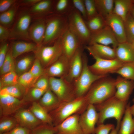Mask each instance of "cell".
Segmentation results:
<instances>
[{"mask_svg": "<svg viewBox=\"0 0 134 134\" xmlns=\"http://www.w3.org/2000/svg\"><path fill=\"white\" fill-rule=\"evenodd\" d=\"M12 116L16 118L19 125L32 130L43 124L29 109L21 108Z\"/></svg>", "mask_w": 134, "mask_h": 134, "instance_id": "19", "label": "cell"}, {"mask_svg": "<svg viewBox=\"0 0 134 134\" xmlns=\"http://www.w3.org/2000/svg\"><path fill=\"white\" fill-rule=\"evenodd\" d=\"M61 38L57 39L52 45L38 46L33 53L44 69L55 62L63 54Z\"/></svg>", "mask_w": 134, "mask_h": 134, "instance_id": "7", "label": "cell"}, {"mask_svg": "<svg viewBox=\"0 0 134 134\" xmlns=\"http://www.w3.org/2000/svg\"><path fill=\"white\" fill-rule=\"evenodd\" d=\"M115 79L108 75L96 81L84 96L88 104H99L113 96L116 91Z\"/></svg>", "mask_w": 134, "mask_h": 134, "instance_id": "1", "label": "cell"}, {"mask_svg": "<svg viewBox=\"0 0 134 134\" xmlns=\"http://www.w3.org/2000/svg\"><path fill=\"white\" fill-rule=\"evenodd\" d=\"M130 112L134 118V104L130 107Z\"/></svg>", "mask_w": 134, "mask_h": 134, "instance_id": "54", "label": "cell"}, {"mask_svg": "<svg viewBox=\"0 0 134 134\" xmlns=\"http://www.w3.org/2000/svg\"><path fill=\"white\" fill-rule=\"evenodd\" d=\"M29 109L43 124L54 126L52 119L49 113L37 102L32 103Z\"/></svg>", "mask_w": 134, "mask_h": 134, "instance_id": "27", "label": "cell"}, {"mask_svg": "<svg viewBox=\"0 0 134 134\" xmlns=\"http://www.w3.org/2000/svg\"><path fill=\"white\" fill-rule=\"evenodd\" d=\"M16 10V6H13L6 11L1 13L0 15V25L6 27L10 25L14 19Z\"/></svg>", "mask_w": 134, "mask_h": 134, "instance_id": "41", "label": "cell"}, {"mask_svg": "<svg viewBox=\"0 0 134 134\" xmlns=\"http://www.w3.org/2000/svg\"><path fill=\"white\" fill-rule=\"evenodd\" d=\"M40 0H25L23 1V3L27 5H32V6Z\"/></svg>", "mask_w": 134, "mask_h": 134, "instance_id": "53", "label": "cell"}, {"mask_svg": "<svg viewBox=\"0 0 134 134\" xmlns=\"http://www.w3.org/2000/svg\"><path fill=\"white\" fill-rule=\"evenodd\" d=\"M133 47L134 50V40L132 41L131 43Z\"/></svg>", "mask_w": 134, "mask_h": 134, "instance_id": "57", "label": "cell"}, {"mask_svg": "<svg viewBox=\"0 0 134 134\" xmlns=\"http://www.w3.org/2000/svg\"><path fill=\"white\" fill-rule=\"evenodd\" d=\"M63 54L69 60L82 45L77 37L68 30L61 38Z\"/></svg>", "mask_w": 134, "mask_h": 134, "instance_id": "20", "label": "cell"}, {"mask_svg": "<svg viewBox=\"0 0 134 134\" xmlns=\"http://www.w3.org/2000/svg\"><path fill=\"white\" fill-rule=\"evenodd\" d=\"M84 0L86 12L87 20L98 14L96 9L95 0Z\"/></svg>", "mask_w": 134, "mask_h": 134, "instance_id": "45", "label": "cell"}, {"mask_svg": "<svg viewBox=\"0 0 134 134\" xmlns=\"http://www.w3.org/2000/svg\"><path fill=\"white\" fill-rule=\"evenodd\" d=\"M116 58L124 63L134 62V50L131 43H119L115 48Z\"/></svg>", "mask_w": 134, "mask_h": 134, "instance_id": "25", "label": "cell"}, {"mask_svg": "<svg viewBox=\"0 0 134 134\" xmlns=\"http://www.w3.org/2000/svg\"><path fill=\"white\" fill-rule=\"evenodd\" d=\"M133 5L132 0H114L112 13L120 17L124 21Z\"/></svg>", "mask_w": 134, "mask_h": 134, "instance_id": "29", "label": "cell"}, {"mask_svg": "<svg viewBox=\"0 0 134 134\" xmlns=\"http://www.w3.org/2000/svg\"><path fill=\"white\" fill-rule=\"evenodd\" d=\"M93 57L95 62L92 65H89V67L93 73L98 75H106L110 73H113L119 69L124 63L117 58L108 60Z\"/></svg>", "mask_w": 134, "mask_h": 134, "instance_id": "9", "label": "cell"}, {"mask_svg": "<svg viewBox=\"0 0 134 134\" xmlns=\"http://www.w3.org/2000/svg\"><path fill=\"white\" fill-rule=\"evenodd\" d=\"M130 103H128L118 132V134H133L134 118L130 111Z\"/></svg>", "mask_w": 134, "mask_h": 134, "instance_id": "26", "label": "cell"}, {"mask_svg": "<svg viewBox=\"0 0 134 134\" xmlns=\"http://www.w3.org/2000/svg\"><path fill=\"white\" fill-rule=\"evenodd\" d=\"M15 2V0H0V12L1 13L8 10Z\"/></svg>", "mask_w": 134, "mask_h": 134, "instance_id": "51", "label": "cell"}, {"mask_svg": "<svg viewBox=\"0 0 134 134\" xmlns=\"http://www.w3.org/2000/svg\"><path fill=\"white\" fill-rule=\"evenodd\" d=\"M50 88L56 95L61 103L76 98L73 86L65 78L50 77Z\"/></svg>", "mask_w": 134, "mask_h": 134, "instance_id": "8", "label": "cell"}, {"mask_svg": "<svg viewBox=\"0 0 134 134\" xmlns=\"http://www.w3.org/2000/svg\"><path fill=\"white\" fill-rule=\"evenodd\" d=\"M46 26V20L40 19L34 23L30 28L29 33L30 39L38 46L42 44Z\"/></svg>", "mask_w": 134, "mask_h": 134, "instance_id": "22", "label": "cell"}, {"mask_svg": "<svg viewBox=\"0 0 134 134\" xmlns=\"http://www.w3.org/2000/svg\"><path fill=\"white\" fill-rule=\"evenodd\" d=\"M69 59L63 53L58 59L44 69V73L49 77L65 78L69 70Z\"/></svg>", "mask_w": 134, "mask_h": 134, "instance_id": "15", "label": "cell"}, {"mask_svg": "<svg viewBox=\"0 0 134 134\" xmlns=\"http://www.w3.org/2000/svg\"><path fill=\"white\" fill-rule=\"evenodd\" d=\"M124 22L127 42L131 43L134 40V19L130 12Z\"/></svg>", "mask_w": 134, "mask_h": 134, "instance_id": "39", "label": "cell"}, {"mask_svg": "<svg viewBox=\"0 0 134 134\" xmlns=\"http://www.w3.org/2000/svg\"><path fill=\"white\" fill-rule=\"evenodd\" d=\"M31 20L29 13L26 12L21 14L17 19L10 31L9 39H31L29 33Z\"/></svg>", "mask_w": 134, "mask_h": 134, "instance_id": "10", "label": "cell"}, {"mask_svg": "<svg viewBox=\"0 0 134 134\" xmlns=\"http://www.w3.org/2000/svg\"><path fill=\"white\" fill-rule=\"evenodd\" d=\"M54 3V1L51 0H40L32 6L30 11L34 14H50L53 12Z\"/></svg>", "mask_w": 134, "mask_h": 134, "instance_id": "33", "label": "cell"}, {"mask_svg": "<svg viewBox=\"0 0 134 134\" xmlns=\"http://www.w3.org/2000/svg\"><path fill=\"white\" fill-rule=\"evenodd\" d=\"M97 126L95 128V134H109L110 131L115 128L112 124L102 123Z\"/></svg>", "mask_w": 134, "mask_h": 134, "instance_id": "48", "label": "cell"}, {"mask_svg": "<svg viewBox=\"0 0 134 134\" xmlns=\"http://www.w3.org/2000/svg\"><path fill=\"white\" fill-rule=\"evenodd\" d=\"M116 91L114 96L119 100L128 102L134 89V81L119 75L115 79Z\"/></svg>", "mask_w": 134, "mask_h": 134, "instance_id": "18", "label": "cell"}, {"mask_svg": "<svg viewBox=\"0 0 134 134\" xmlns=\"http://www.w3.org/2000/svg\"><path fill=\"white\" fill-rule=\"evenodd\" d=\"M133 134H134V133Z\"/></svg>", "mask_w": 134, "mask_h": 134, "instance_id": "60", "label": "cell"}, {"mask_svg": "<svg viewBox=\"0 0 134 134\" xmlns=\"http://www.w3.org/2000/svg\"><path fill=\"white\" fill-rule=\"evenodd\" d=\"M35 59L34 53L26 55L15 61V72L19 77L29 70Z\"/></svg>", "mask_w": 134, "mask_h": 134, "instance_id": "28", "label": "cell"}, {"mask_svg": "<svg viewBox=\"0 0 134 134\" xmlns=\"http://www.w3.org/2000/svg\"><path fill=\"white\" fill-rule=\"evenodd\" d=\"M84 46L81 45L76 51L69 60L68 74L65 78L69 82L72 83L79 76L82 72L83 67V55Z\"/></svg>", "mask_w": 134, "mask_h": 134, "instance_id": "14", "label": "cell"}, {"mask_svg": "<svg viewBox=\"0 0 134 134\" xmlns=\"http://www.w3.org/2000/svg\"><path fill=\"white\" fill-rule=\"evenodd\" d=\"M88 105L84 96L61 103L56 109L49 113L52 119L54 126L59 124L79 111H81L83 112Z\"/></svg>", "mask_w": 134, "mask_h": 134, "instance_id": "4", "label": "cell"}, {"mask_svg": "<svg viewBox=\"0 0 134 134\" xmlns=\"http://www.w3.org/2000/svg\"><path fill=\"white\" fill-rule=\"evenodd\" d=\"M0 133L8 132L19 125L16 118L13 116H0Z\"/></svg>", "mask_w": 134, "mask_h": 134, "instance_id": "35", "label": "cell"}, {"mask_svg": "<svg viewBox=\"0 0 134 134\" xmlns=\"http://www.w3.org/2000/svg\"><path fill=\"white\" fill-rule=\"evenodd\" d=\"M45 92L43 90L33 87L27 90L22 99L28 104L38 102Z\"/></svg>", "mask_w": 134, "mask_h": 134, "instance_id": "37", "label": "cell"}, {"mask_svg": "<svg viewBox=\"0 0 134 134\" xmlns=\"http://www.w3.org/2000/svg\"><path fill=\"white\" fill-rule=\"evenodd\" d=\"M37 102L49 113L56 109L61 103L50 89L45 92Z\"/></svg>", "mask_w": 134, "mask_h": 134, "instance_id": "23", "label": "cell"}, {"mask_svg": "<svg viewBox=\"0 0 134 134\" xmlns=\"http://www.w3.org/2000/svg\"><path fill=\"white\" fill-rule=\"evenodd\" d=\"M15 61L11 53L10 48L7 53L3 64L0 67V76L7 73L15 71Z\"/></svg>", "mask_w": 134, "mask_h": 134, "instance_id": "38", "label": "cell"}, {"mask_svg": "<svg viewBox=\"0 0 134 134\" xmlns=\"http://www.w3.org/2000/svg\"><path fill=\"white\" fill-rule=\"evenodd\" d=\"M49 78L44 73L37 79L33 87L46 91L50 89Z\"/></svg>", "mask_w": 134, "mask_h": 134, "instance_id": "44", "label": "cell"}, {"mask_svg": "<svg viewBox=\"0 0 134 134\" xmlns=\"http://www.w3.org/2000/svg\"><path fill=\"white\" fill-rule=\"evenodd\" d=\"M37 47V45L34 43L18 41L12 43L10 49L12 56L15 60L25 53L31 52L34 53Z\"/></svg>", "mask_w": 134, "mask_h": 134, "instance_id": "24", "label": "cell"}, {"mask_svg": "<svg viewBox=\"0 0 134 134\" xmlns=\"http://www.w3.org/2000/svg\"><path fill=\"white\" fill-rule=\"evenodd\" d=\"M27 104L22 99L8 95H0V116L12 115Z\"/></svg>", "mask_w": 134, "mask_h": 134, "instance_id": "12", "label": "cell"}, {"mask_svg": "<svg viewBox=\"0 0 134 134\" xmlns=\"http://www.w3.org/2000/svg\"><path fill=\"white\" fill-rule=\"evenodd\" d=\"M32 130L26 127L18 125L6 134H31Z\"/></svg>", "mask_w": 134, "mask_h": 134, "instance_id": "49", "label": "cell"}, {"mask_svg": "<svg viewBox=\"0 0 134 134\" xmlns=\"http://www.w3.org/2000/svg\"><path fill=\"white\" fill-rule=\"evenodd\" d=\"M128 103V102L121 100L114 96L102 102L95 105L99 112L97 125L104 123L107 119L114 118L116 121L115 128L118 132Z\"/></svg>", "mask_w": 134, "mask_h": 134, "instance_id": "2", "label": "cell"}, {"mask_svg": "<svg viewBox=\"0 0 134 134\" xmlns=\"http://www.w3.org/2000/svg\"><path fill=\"white\" fill-rule=\"evenodd\" d=\"M9 44L5 42L2 43L0 48V67L2 65L9 50Z\"/></svg>", "mask_w": 134, "mask_h": 134, "instance_id": "50", "label": "cell"}, {"mask_svg": "<svg viewBox=\"0 0 134 134\" xmlns=\"http://www.w3.org/2000/svg\"><path fill=\"white\" fill-rule=\"evenodd\" d=\"M46 26L42 45L52 44L68 29L67 16L54 14L46 20Z\"/></svg>", "mask_w": 134, "mask_h": 134, "instance_id": "3", "label": "cell"}, {"mask_svg": "<svg viewBox=\"0 0 134 134\" xmlns=\"http://www.w3.org/2000/svg\"><path fill=\"white\" fill-rule=\"evenodd\" d=\"M129 12L132 17L134 19V4L131 8Z\"/></svg>", "mask_w": 134, "mask_h": 134, "instance_id": "55", "label": "cell"}, {"mask_svg": "<svg viewBox=\"0 0 134 134\" xmlns=\"http://www.w3.org/2000/svg\"><path fill=\"white\" fill-rule=\"evenodd\" d=\"M54 7V14L67 16L74 8L72 0H58Z\"/></svg>", "mask_w": 134, "mask_h": 134, "instance_id": "32", "label": "cell"}, {"mask_svg": "<svg viewBox=\"0 0 134 134\" xmlns=\"http://www.w3.org/2000/svg\"><path fill=\"white\" fill-rule=\"evenodd\" d=\"M37 79L28 71L19 77L18 83L24 87L27 91L29 89L33 87Z\"/></svg>", "mask_w": 134, "mask_h": 134, "instance_id": "42", "label": "cell"}, {"mask_svg": "<svg viewBox=\"0 0 134 134\" xmlns=\"http://www.w3.org/2000/svg\"><path fill=\"white\" fill-rule=\"evenodd\" d=\"M104 19L106 25L111 29L119 43L127 42L124 22L122 19L113 13Z\"/></svg>", "mask_w": 134, "mask_h": 134, "instance_id": "17", "label": "cell"}, {"mask_svg": "<svg viewBox=\"0 0 134 134\" xmlns=\"http://www.w3.org/2000/svg\"><path fill=\"white\" fill-rule=\"evenodd\" d=\"M95 2L98 14L104 18L112 13L114 0H95Z\"/></svg>", "mask_w": 134, "mask_h": 134, "instance_id": "31", "label": "cell"}, {"mask_svg": "<svg viewBox=\"0 0 134 134\" xmlns=\"http://www.w3.org/2000/svg\"><path fill=\"white\" fill-rule=\"evenodd\" d=\"M54 126L42 124L32 130L31 134H56Z\"/></svg>", "mask_w": 134, "mask_h": 134, "instance_id": "43", "label": "cell"}, {"mask_svg": "<svg viewBox=\"0 0 134 134\" xmlns=\"http://www.w3.org/2000/svg\"><path fill=\"white\" fill-rule=\"evenodd\" d=\"M132 101L134 102V97L132 100Z\"/></svg>", "mask_w": 134, "mask_h": 134, "instance_id": "58", "label": "cell"}, {"mask_svg": "<svg viewBox=\"0 0 134 134\" xmlns=\"http://www.w3.org/2000/svg\"><path fill=\"white\" fill-rule=\"evenodd\" d=\"M79 117L77 114H74L55 126L56 134H84L79 123Z\"/></svg>", "mask_w": 134, "mask_h": 134, "instance_id": "16", "label": "cell"}, {"mask_svg": "<svg viewBox=\"0 0 134 134\" xmlns=\"http://www.w3.org/2000/svg\"><path fill=\"white\" fill-rule=\"evenodd\" d=\"M109 134H118V131L115 128L112 129Z\"/></svg>", "mask_w": 134, "mask_h": 134, "instance_id": "56", "label": "cell"}, {"mask_svg": "<svg viewBox=\"0 0 134 134\" xmlns=\"http://www.w3.org/2000/svg\"><path fill=\"white\" fill-rule=\"evenodd\" d=\"M133 4L134 5V0H132Z\"/></svg>", "mask_w": 134, "mask_h": 134, "instance_id": "59", "label": "cell"}, {"mask_svg": "<svg viewBox=\"0 0 134 134\" xmlns=\"http://www.w3.org/2000/svg\"><path fill=\"white\" fill-rule=\"evenodd\" d=\"M85 22L91 34L99 31L106 26L105 19L99 14Z\"/></svg>", "mask_w": 134, "mask_h": 134, "instance_id": "34", "label": "cell"}, {"mask_svg": "<svg viewBox=\"0 0 134 134\" xmlns=\"http://www.w3.org/2000/svg\"><path fill=\"white\" fill-rule=\"evenodd\" d=\"M83 67L81 73L72 83L76 98L84 96L95 81L107 75H98L93 73L89 69L88 58L84 52L83 55Z\"/></svg>", "mask_w": 134, "mask_h": 134, "instance_id": "5", "label": "cell"}, {"mask_svg": "<svg viewBox=\"0 0 134 134\" xmlns=\"http://www.w3.org/2000/svg\"><path fill=\"white\" fill-rule=\"evenodd\" d=\"M44 70L39 60L35 58L29 71L35 78L38 79L43 74Z\"/></svg>", "mask_w": 134, "mask_h": 134, "instance_id": "46", "label": "cell"}, {"mask_svg": "<svg viewBox=\"0 0 134 134\" xmlns=\"http://www.w3.org/2000/svg\"><path fill=\"white\" fill-rule=\"evenodd\" d=\"M10 31L7 27L0 25V41L2 43L5 42L7 39H9Z\"/></svg>", "mask_w": 134, "mask_h": 134, "instance_id": "52", "label": "cell"}, {"mask_svg": "<svg viewBox=\"0 0 134 134\" xmlns=\"http://www.w3.org/2000/svg\"><path fill=\"white\" fill-rule=\"evenodd\" d=\"M98 119V113L95 105L89 104L79 117V123L84 134H95Z\"/></svg>", "mask_w": 134, "mask_h": 134, "instance_id": "11", "label": "cell"}, {"mask_svg": "<svg viewBox=\"0 0 134 134\" xmlns=\"http://www.w3.org/2000/svg\"><path fill=\"white\" fill-rule=\"evenodd\" d=\"M126 79L134 81V62L124 63L118 70L114 72Z\"/></svg>", "mask_w": 134, "mask_h": 134, "instance_id": "36", "label": "cell"}, {"mask_svg": "<svg viewBox=\"0 0 134 134\" xmlns=\"http://www.w3.org/2000/svg\"><path fill=\"white\" fill-rule=\"evenodd\" d=\"M67 16L68 29L77 37L82 45H88L91 33L82 15L74 8Z\"/></svg>", "mask_w": 134, "mask_h": 134, "instance_id": "6", "label": "cell"}, {"mask_svg": "<svg viewBox=\"0 0 134 134\" xmlns=\"http://www.w3.org/2000/svg\"><path fill=\"white\" fill-rule=\"evenodd\" d=\"M27 91L24 87L18 83L3 88L0 90V95H8L22 100Z\"/></svg>", "mask_w": 134, "mask_h": 134, "instance_id": "30", "label": "cell"}, {"mask_svg": "<svg viewBox=\"0 0 134 134\" xmlns=\"http://www.w3.org/2000/svg\"><path fill=\"white\" fill-rule=\"evenodd\" d=\"M95 43L107 46L111 45L113 48L115 49L119 43L111 29L106 25L99 31L91 34L87 45H91Z\"/></svg>", "mask_w": 134, "mask_h": 134, "instance_id": "13", "label": "cell"}, {"mask_svg": "<svg viewBox=\"0 0 134 134\" xmlns=\"http://www.w3.org/2000/svg\"><path fill=\"white\" fill-rule=\"evenodd\" d=\"M0 76V90L4 87L18 83L19 76L15 71L10 72Z\"/></svg>", "mask_w": 134, "mask_h": 134, "instance_id": "40", "label": "cell"}, {"mask_svg": "<svg viewBox=\"0 0 134 134\" xmlns=\"http://www.w3.org/2000/svg\"><path fill=\"white\" fill-rule=\"evenodd\" d=\"M93 57L102 59L111 60L116 58L115 49L98 43L84 46Z\"/></svg>", "mask_w": 134, "mask_h": 134, "instance_id": "21", "label": "cell"}, {"mask_svg": "<svg viewBox=\"0 0 134 134\" xmlns=\"http://www.w3.org/2000/svg\"><path fill=\"white\" fill-rule=\"evenodd\" d=\"M74 8L81 14L85 21L87 19L86 12L84 0H72Z\"/></svg>", "mask_w": 134, "mask_h": 134, "instance_id": "47", "label": "cell"}]
</instances>
